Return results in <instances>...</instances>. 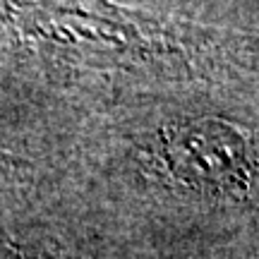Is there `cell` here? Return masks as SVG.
Here are the masks:
<instances>
[{
  "label": "cell",
  "mask_w": 259,
  "mask_h": 259,
  "mask_svg": "<svg viewBox=\"0 0 259 259\" xmlns=\"http://www.w3.org/2000/svg\"><path fill=\"white\" fill-rule=\"evenodd\" d=\"M168 170L204 192H247L252 161L247 144L233 130L211 122L170 130L163 139Z\"/></svg>",
  "instance_id": "obj_1"
},
{
  "label": "cell",
  "mask_w": 259,
  "mask_h": 259,
  "mask_svg": "<svg viewBox=\"0 0 259 259\" xmlns=\"http://www.w3.org/2000/svg\"><path fill=\"white\" fill-rule=\"evenodd\" d=\"M0 259H41L34 257V254H27V252L17 247V245H10V242H0Z\"/></svg>",
  "instance_id": "obj_2"
}]
</instances>
